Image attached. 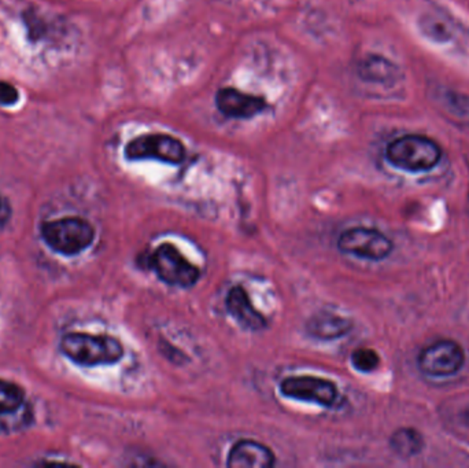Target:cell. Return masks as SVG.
<instances>
[{
	"label": "cell",
	"mask_w": 469,
	"mask_h": 468,
	"mask_svg": "<svg viewBox=\"0 0 469 468\" xmlns=\"http://www.w3.org/2000/svg\"><path fill=\"white\" fill-rule=\"evenodd\" d=\"M280 392L286 397L315 403L326 408L335 407L339 400V390L334 382L310 375L286 377L280 384Z\"/></svg>",
	"instance_id": "obj_7"
},
{
	"label": "cell",
	"mask_w": 469,
	"mask_h": 468,
	"mask_svg": "<svg viewBox=\"0 0 469 468\" xmlns=\"http://www.w3.org/2000/svg\"><path fill=\"white\" fill-rule=\"evenodd\" d=\"M150 268L163 283L170 286L191 287L199 281L201 273L187 260L172 243H162L150 257Z\"/></svg>",
	"instance_id": "obj_4"
},
{
	"label": "cell",
	"mask_w": 469,
	"mask_h": 468,
	"mask_svg": "<svg viewBox=\"0 0 469 468\" xmlns=\"http://www.w3.org/2000/svg\"><path fill=\"white\" fill-rule=\"evenodd\" d=\"M352 363L360 372H372L379 367V354L372 349H357L352 354Z\"/></svg>",
	"instance_id": "obj_15"
},
{
	"label": "cell",
	"mask_w": 469,
	"mask_h": 468,
	"mask_svg": "<svg viewBox=\"0 0 469 468\" xmlns=\"http://www.w3.org/2000/svg\"><path fill=\"white\" fill-rule=\"evenodd\" d=\"M61 351L69 360L84 367L114 364L124 356L120 341L85 333L66 334L61 340Z\"/></svg>",
	"instance_id": "obj_1"
},
{
	"label": "cell",
	"mask_w": 469,
	"mask_h": 468,
	"mask_svg": "<svg viewBox=\"0 0 469 468\" xmlns=\"http://www.w3.org/2000/svg\"><path fill=\"white\" fill-rule=\"evenodd\" d=\"M41 238L47 247L64 256L84 252L95 240V229L82 217H64L41 224Z\"/></svg>",
	"instance_id": "obj_2"
},
{
	"label": "cell",
	"mask_w": 469,
	"mask_h": 468,
	"mask_svg": "<svg viewBox=\"0 0 469 468\" xmlns=\"http://www.w3.org/2000/svg\"><path fill=\"white\" fill-rule=\"evenodd\" d=\"M341 252L367 260L380 261L393 253L394 245L378 230L356 227L342 232L338 239Z\"/></svg>",
	"instance_id": "obj_6"
},
{
	"label": "cell",
	"mask_w": 469,
	"mask_h": 468,
	"mask_svg": "<svg viewBox=\"0 0 469 468\" xmlns=\"http://www.w3.org/2000/svg\"><path fill=\"white\" fill-rule=\"evenodd\" d=\"M217 108L228 117L250 118L265 110L263 98L245 94L233 88H222L216 95Z\"/></svg>",
	"instance_id": "obj_10"
},
{
	"label": "cell",
	"mask_w": 469,
	"mask_h": 468,
	"mask_svg": "<svg viewBox=\"0 0 469 468\" xmlns=\"http://www.w3.org/2000/svg\"><path fill=\"white\" fill-rule=\"evenodd\" d=\"M18 100H20V94L15 87L9 82H0V105L13 106L18 102Z\"/></svg>",
	"instance_id": "obj_16"
},
{
	"label": "cell",
	"mask_w": 469,
	"mask_h": 468,
	"mask_svg": "<svg viewBox=\"0 0 469 468\" xmlns=\"http://www.w3.org/2000/svg\"><path fill=\"white\" fill-rule=\"evenodd\" d=\"M391 446L396 454L413 456L423 449V438L413 429H401L391 438Z\"/></svg>",
	"instance_id": "obj_13"
},
{
	"label": "cell",
	"mask_w": 469,
	"mask_h": 468,
	"mask_svg": "<svg viewBox=\"0 0 469 468\" xmlns=\"http://www.w3.org/2000/svg\"><path fill=\"white\" fill-rule=\"evenodd\" d=\"M276 463L274 452L254 439H240L233 445L228 455L227 465L230 468H269Z\"/></svg>",
	"instance_id": "obj_9"
},
{
	"label": "cell",
	"mask_w": 469,
	"mask_h": 468,
	"mask_svg": "<svg viewBox=\"0 0 469 468\" xmlns=\"http://www.w3.org/2000/svg\"><path fill=\"white\" fill-rule=\"evenodd\" d=\"M126 157L131 161L158 160L167 164L178 165L186 159V147L173 136L162 134L143 135L126 144Z\"/></svg>",
	"instance_id": "obj_5"
},
{
	"label": "cell",
	"mask_w": 469,
	"mask_h": 468,
	"mask_svg": "<svg viewBox=\"0 0 469 468\" xmlns=\"http://www.w3.org/2000/svg\"><path fill=\"white\" fill-rule=\"evenodd\" d=\"M4 199H2V196H0V212H2V209H4Z\"/></svg>",
	"instance_id": "obj_17"
},
{
	"label": "cell",
	"mask_w": 469,
	"mask_h": 468,
	"mask_svg": "<svg viewBox=\"0 0 469 468\" xmlns=\"http://www.w3.org/2000/svg\"><path fill=\"white\" fill-rule=\"evenodd\" d=\"M386 159L406 172H427L439 164L442 150L426 136L405 135L388 144Z\"/></svg>",
	"instance_id": "obj_3"
},
{
	"label": "cell",
	"mask_w": 469,
	"mask_h": 468,
	"mask_svg": "<svg viewBox=\"0 0 469 468\" xmlns=\"http://www.w3.org/2000/svg\"><path fill=\"white\" fill-rule=\"evenodd\" d=\"M308 333L318 340H335L352 330V323L333 314H320L308 323Z\"/></svg>",
	"instance_id": "obj_12"
},
{
	"label": "cell",
	"mask_w": 469,
	"mask_h": 468,
	"mask_svg": "<svg viewBox=\"0 0 469 468\" xmlns=\"http://www.w3.org/2000/svg\"><path fill=\"white\" fill-rule=\"evenodd\" d=\"M25 400V393L13 382L0 379V415H9L20 410Z\"/></svg>",
	"instance_id": "obj_14"
},
{
	"label": "cell",
	"mask_w": 469,
	"mask_h": 468,
	"mask_svg": "<svg viewBox=\"0 0 469 468\" xmlns=\"http://www.w3.org/2000/svg\"><path fill=\"white\" fill-rule=\"evenodd\" d=\"M227 309L243 328L258 331L266 327L265 317L254 308L248 291L242 286H235L230 290L227 296Z\"/></svg>",
	"instance_id": "obj_11"
},
{
	"label": "cell",
	"mask_w": 469,
	"mask_h": 468,
	"mask_svg": "<svg viewBox=\"0 0 469 468\" xmlns=\"http://www.w3.org/2000/svg\"><path fill=\"white\" fill-rule=\"evenodd\" d=\"M465 363L464 349L455 341L442 340L427 346L419 356V367L430 377L457 374Z\"/></svg>",
	"instance_id": "obj_8"
}]
</instances>
